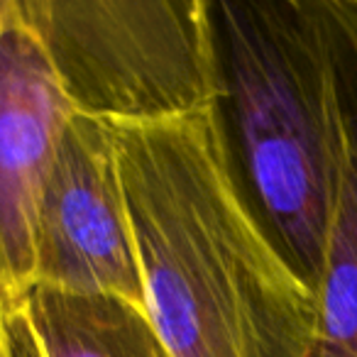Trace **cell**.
<instances>
[{"label": "cell", "instance_id": "7", "mask_svg": "<svg viewBox=\"0 0 357 357\" xmlns=\"http://www.w3.org/2000/svg\"><path fill=\"white\" fill-rule=\"evenodd\" d=\"M6 328L10 357H174L147 308L108 294L35 284Z\"/></svg>", "mask_w": 357, "mask_h": 357}, {"label": "cell", "instance_id": "5", "mask_svg": "<svg viewBox=\"0 0 357 357\" xmlns=\"http://www.w3.org/2000/svg\"><path fill=\"white\" fill-rule=\"evenodd\" d=\"M74 113L45 45L10 0L0 45V303L35 287V225L56 144Z\"/></svg>", "mask_w": 357, "mask_h": 357}, {"label": "cell", "instance_id": "1", "mask_svg": "<svg viewBox=\"0 0 357 357\" xmlns=\"http://www.w3.org/2000/svg\"><path fill=\"white\" fill-rule=\"evenodd\" d=\"M110 128L144 308L169 352L311 357L316 294L240 199L211 108Z\"/></svg>", "mask_w": 357, "mask_h": 357}, {"label": "cell", "instance_id": "3", "mask_svg": "<svg viewBox=\"0 0 357 357\" xmlns=\"http://www.w3.org/2000/svg\"><path fill=\"white\" fill-rule=\"evenodd\" d=\"M76 113L159 123L213 108L208 0H15Z\"/></svg>", "mask_w": 357, "mask_h": 357}, {"label": "cell", "instance_id": "2", "mask_svg": "<svg viewBox=\"0 0 357 357\" xmlns=\"http://www.w3.org/2000/svg\"><path fill=\"white\" fill-rule=\"evenodd\" d=\"M213 125L252 218L316 294L340 186L326 0H208Z\"/></svg>", "mask_w": 357, "mask_h": 357}, {"label": "cell", "instance_id": "6", "mask_svg": "<svg viewBox=\"0 0 357 357\" xmlns=\"http://www.w3.org/2000/svg\"><path fill=\"white\" fill-rule=\"evenodd\" d=\"M340 125V186L316 289L311 357H357V0H326Z\"/></svg>", "mask_w": 357, "mask_h": 357}, {"label": "cell", "instance_id": "9", "mask_svg": "<svg viewBox=\"0 0 357 357\" xmlns=\"http://www.w3.org/2000/svg\"><path fill=\"white\" fill-rule=\"evenodd\" d=\"M8 22H10V0H0V45L6 37Z\"/></svg>", "mask_w": 357, "mask_h": 357}, {"label": "cell", "instance_id": "8", "mask_svg": "<svg viewBox=\"0 0 357 357\" xmlns=\"http://www.w3.org/2000/svg\"><path fill=\"white\" fill-rule=\"evenodd\" d=\"M0 357H10V345H8V328H6V311L0 303Z\"/></svg>", "mask_w": 357, "mask_h": 357}, {"label": "cell", "instance_id": "4", "mask_svg": "<svg viewBox=\"0 0 357 357\" xmlns=\"http://www.w3.org/2000/svg\"><path fill=\"white\" fill-rule=\"evenodd\" d=\"M35 284L144 306L113 128L76 110L37 208Z\"/></svg>", "mask_w": 357, "mask_h": 357}]
</instances>
